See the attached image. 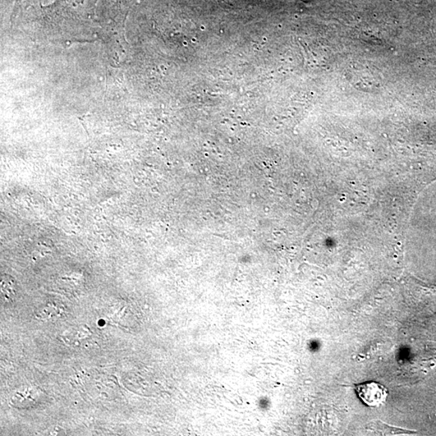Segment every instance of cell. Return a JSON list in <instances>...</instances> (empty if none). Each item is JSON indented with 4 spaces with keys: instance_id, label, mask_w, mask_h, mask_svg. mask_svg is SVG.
Returning <instances> with one entry per match:
<instances>
[{
    "instance_id": "6da1fadb",
    "label": "cell",
    "mask_w": 436,
    "mask_h": 436,
    "mask_svg": "<svg viewBox=\"0 0 436 436\" xmlns=\"http://www.w3.org/2000/svg\"><path fill=\"white\" fill-rule=\"evenodd\" d=\"M355 389L360 400L369 407H379L384 405L389 396L387 388L376 382L358 384Z\"/></svg>"
},
{
    "instance_id": "7a4b0ae2",
    "label": "cell",
    "mask_w": 436,
    "mask_h": 436,
    "mask_svg": "<svg viewBox=\"0 0 436 436\" xmlns=\"http://www.w3.org/2000/svg\"><path fill=\"white\" fill-rule=\"evenodd\" d=\"M1 301L2 303H11L16 296L17 284L12 275L4 274L1 275Z\"/></svg>"
}]
</instances>
